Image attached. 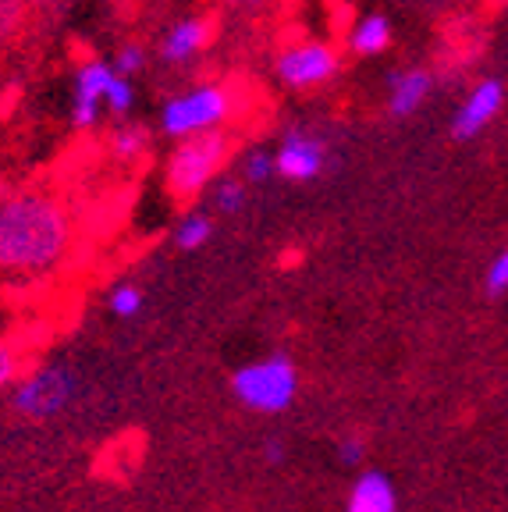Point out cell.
Returning a JSON list of instances; mask_svg holds the SVG:
<instances>
[{
  "mask_svg": "<svg viewBox=\"0 0 508 512\" xmlns=\"http://www.w3.org/2000/svg\"><path fill=\"white\" fill-rule=\"evenodd\" d=\"M327 164H331L327 143L317 132H306V128H288L274 146V171L288 185L317 182V178H324Z\"/></svg>",
  "mask_w": 508,
  "mask_h": 512,
  "instance_id": "cell-8",
  "label": "cell"
},
{
  "mask_svg": "<svg viewBox=\"0 0 508 512\" xmlns=\"http://www.w3.org/2000/svg\"><path fill=\"white\" fill-rule=\"evenodd\" d=\"M235 114V89L221 79H199L171 93L157 111V132L171 143L217 132Z\"/></svg>",
  "mask_w": 508,
  "mask_h": 512,
  "instance_id": "cell-2",
  "label": "cell"
},
{
  "mask_svg": "<svg viewBox=\"0 0 508 512\" xmlns=\"http://www.w3.org/2000/svg\"><path fill=\"white\" fill-rule=\"evenodd\" d=\"M214 43V22L207 15H182L160 32L157 61L164 68H189Z\"/></svg>",
  "mask_w": 508,
  "mask_h": 512,
  "instance_id": "cell-10",
  "label": "cell"
},
{
  "mask_svg": "<svg viewBox=\"0 0 508 512\" xmlns=\"http://www.w3.org/2000/svg\"><path fill=\"white\" fill-rule=\"evenodd\" d=\"M111 64L118 68L121 75L135 79V75L146 72V64H150V50H146V43H139V40H125L118 50H114Z\"/></svg>",
  "mask_w": 508,
  "mask_h": 512,
  "instance_id": "cell-20",
  "label": "cell"
},
{
  "mask_svg": "<svg viewBox=\"0 0 508 512\" xmlns=\"http://www.w3.org/2000/svg\"><path fill=\"white\" fill-rule=\"evenodd\" d=\"M430 89H434V75L420 64L413 68H398L388 75V114L395 121L413 118L423 104H427Z\"/></svg>",
  "mask_w": 508,
  "mask_h": 512,
  "instance_id": "cell-11",
  "label": "cell"
},
{
  "mask_svg": "<svg viewBox=\"0 0 508 512\" xmlns=\"http://www.w3.org/2000/svg\"><path fill=\"white\" fill-rule=\"evenodd\" d=\"M210 239H214V214L210 210H189V214H182V221L175 224V235H171L175 249H182V253H196Z\"/></svg>",
  "mask_w": 508,
  "mask_h": 512,
  "instance_id": "cell-15",
  "label": "cell"
},
{
  "mask_svg": "<svg viewBox=\"0 0 508 512\" xmlns=\"http://www.w3.org/2000/svg\"><path fill=\"white\" fill-rule=\"evenodd\" d=\"M18 374H22V356H18V349L8 338L0 335V395L18 381Z\"/></svg>",
  "mask_w": 508,
  "mask_h": 512,
  "instance_id": "cell-22",
  "label": "cell"
},
{
  "mask_svg": "<svg viewBox=\"0 0 508 512\" xmlns=\"http://www.w3.org/2000/svg\"><path fill=\"white\" fill-rule=\"evenodd\" d=\"M239 178L249 189H260V185L274 182V178H278V171H274V150H267V146H249L246 157L239 160Z\"/></svg>",
  "mask_w": 508,
  "mask_h": 512,
  "instance_id": "cell-17",
  "label": "cell"
},
{
  "mask_svg": "<svg viewBox=\"0 0 508 512\" xmlns=\"http://www.w3.org/2000/svg\"><path fill=\"white\" fill-rule=\"evenodd\" d=\"M391 43H395V25L381 11H370V15H359L356 22L345 32V47L352 57H363V61H374V57L388 54Z\"/></svg>",
  "mask_w": 508,
  "mask_h": 512,
  "instance_id": "cell-13",
  "label": "cell"
},
{
  "mask_svg": "<svg viewBox=\"0 0 508 512\" xmlns=\"http://www.w3.org/2000/svg\"><path fill=\"white\" fill-rule=\"evenodd\" d=\"M345 512H398V488L384 470H363L352 480Z\"/></svg>",
  "mask_w": 508,
  "mask_h": 512,
  "instance_id": "cell-12",
  "label": "cell"
},
{
  "mask_svg": "<svg viewBox=\"0 0 508 512\" xmlns=\"http://www.w3.org/2000/svg\"><path fill=\"white\" fill-rule=\"evenodd\" d=\"M342 72V54L327 40H292L274 57V75L285 89L310 93Z\"/></svg>",
  "mask_w": 508,
  "mask_h": 512,
  "instance_id": "cell-7",
  "label": "cell"
},
{
  "mask_svg": "<svg viewBox=\"0 0 508 512\" xmlns=\"http://www.w3.org/2000/svg\"><path fill=\"white\" fill-rule=\"evenodd\" d=\"M334 456H338V463H342L345 470H356V466L366 463V441L363 438H342Z\"/></svg>",
  "mask_w": 508,
  "mask_h": 512,
  "instance_id": "cell-23",
  "label": "cell"
},
{
  "mask_svg": "<svg viewBox=\"0 0 508 512\" xmlns=\"http://www.w3.org/2000/svg\"><path fill=\"white\" fill-rule=\"evenodd\" d=\"M143 306H146V296L135 281H118V285H111V292H107V310L118 320H135L143 313Z\"/></svg>",
  "mask_w": 508,
  "mask_h": 512,
  "instance_id": "cell-19",
  "label": "cell"
},
{
  "mask_svg": "<svg viewBox=\"0 0 508 512\" xmlns=\"http://www.w3.org/2000/svg\"><path fill=\"white\" fill-rule=\"evenodd\" d=\"M207 192H210V210L224 217L242 214V207L249 203V185L239 175H217Z\"/></svg>",
  "mask_w": 508,
  "mask_h": 512,
  "instance_id": "cell-16",
  "label": "cell"
},
{
  "mask_svg": "<svg viewBox=\"0 0 508 512\" xmlns=\"http://www.w3.org/2000/svg\"><path fill=\"white\" fill-rule=\"evenodd\" d=\"M484 288L487 296H505L508 292V246L491 256V264L484 271Z\"/></svg>",
  "mask_w": 508,
  "mask_h": 512,
  "instance_id": "cell-21",
  "label": "cell"
},
{
  "mask_svg": "<svg viewBox=\"0 0 508 512\" xmlns=\"http://www.w3.org/2000/svg\"><path fill=\"white\" fill-rule=\"evenodd\" d=\"M263 459H267L270 466L285 463V445H281V441H267V445H263Z\"/></svg>",
  "mask_w": 508,
  "mask_h": 512,
  "instance_id": "cell-24",
  "label": "cell"
},
{
  "mask_svg": "<svg viewBox=\"0 0 508 512\" xmlns=\"http://www.w3.org/2000/svg\"><path fill=\"white\" fill-rule=\"evenodd\" d=\"M501 107H505V82L494 79V75L477 79L452 114V139H459V143H473L480 132H487V128L494 125V118L501 114Z\"/></svg>",
  "mask_w": 508,
  "mask_h": 512,
  "instance_id": "cell-9",
  "label": "cell"
},
{
  "mask_svg": "<svg viewBox=\"0 0 508 512\" xmlns=\"http://www.w3.org/2000/svg\"><path fill=\"white\" fill-rule=\"evenodd\" d=\"M75 224L61 196L36 185L0 192V278L15 285L50 278L72 253Z\"/></svg>",
  "mask_w": 508,
  "mask_h": 512,
  "instance_id": "cell-1",
  "label": "cell"
},
{
  "mask_svg": "<svg viewBox=\"0 0 508 512\" xmlns=\"http://www.w3.org/2000/svg\"><path fill=\"white\" fill-rule=\"evenodd\" d=\"M224 4H246V8H253V4H260V0H224Z\"/></svg>",
  "mask_w": 508,
  "mask_h": 512,
  "instance_id": "cell-26",
  "label": "cell"
},
{
  "mask_svg": "<svg viewBox=\"0 0 508 512\" xmlns=\"http://www.w3.org/2000/svg\"><path fill=\"white\" fill-rule=\"evenodd\" d=\"M32 8L25 0H0V50L18 43L29 32Z\"/></svg>",
  "mask_w": 508,
  "mask_h": 512,
  "instance_id": "cell-18",
  "label": "cell"
},
{
  "mask_svg": "<svg viewBox=\"0 0 508 512\" xmlns=\"http://www.w3.org/2000/svg\"><path fill=\"white\" fill-rule=\"evenodd\" d=\"M231 395L253 413L278 416L299 399V367L288 352H267L231 374Z\"/></svg>",
  "mask_w": 508,
  "mask_h": 512,
  "instance_id": "cell-5",
  "label": "cell"
},
{
  "mask_svg": "<svg viewBox=\"0 0 508 512\" xmlns=\"http://www.w3.org/2000/svg\"><path fill=\"white\" fill-rule=\"evenodd\" d=\"M228 160H231V139L224 136V128L203 132V136L178 139L175 150L167 153L164 160L167 196H175L182 203L199 200L214 185V178L224 175Z\"/></svg>",
  "mask_w": 508,
  "mask_h": 512,
  "instance_id": "cell-4",
  "label": "cell"
},
{
  "mask_svg": "<svg viewBox=\"0 0 508 512\" xmlns=\"http://www.w3.org/2000/svg\"><path fill=\"white\" fill-rule=\"evenodd\" d=\"M107 146H111V157L118 160V164H139V160L150 153L153 146V132L143 125V121H132V118H121L118 125H114L111 139H107Z\"/></svg>",
  "mask_w": 508,
  "mask_h": 512,
  "instance_id": "cell-14",
  "label": "cell"
},
{
  "mask_svg": "<svg viewBox=\"0 0 508 512\" xmlns=\"http://www.w3.org/2000/svg\"><path fill=\"white\" fill-rule=\"evenodd\" d=\"M135 79L121 75L107 57H89L79 64L72 82V125L93 132L104 118H128L135 111Z\"/></svg>",
  "mask_w": 508,
  "mask_h": 512,
  "instance_id": "cell-3",
  "label": "cell"
},
{
  "mask_svg": "<svg viewBox=\"0 0 508 512\" xmlns=\"http://www.w3.org/2000/svg\"><path fill=\"white\" fill-rule=\"evenodd\" d=\"M25 4H29L32 11H43V8H54L57 0H25Z\"/></svg>",
  "mask_w": 508,
  "mask_h": 512,
  "instance_id": "cell-25",
  "label": "cell"
},
{
  "mask_svg": "<svg viewBox=\"0 0 508 512\" xmlns=\"http://www.w3.org/2000/svg\"><path fill=\"white\" fill-rule=\"evenodd\" d=\"M79 392V374L68 363H43L29 374H18V381L8 388V399L25 420H54L79 399Z\"/></svg>",
  "mask_w": 508,
  "mask_h": 512,
  "instance_id": "cell-6",
  "label": "cell"
}]
</instances>
